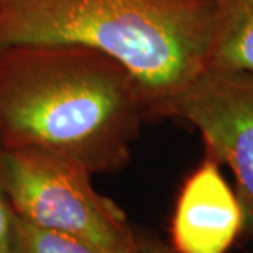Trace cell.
<instances>
[{"instance_id":"obj_3","label":"cell","mask_w":253,"mask_h":253,"mask_svg":"<svg viewBox=\"0 0 253 253\" xmlns=\"http://www.w3.org/2000/svg\"><path fill=\"white\" fill-rule=\"evenodd\" d=\"M91 176L49 152L3 148V183L18 218L107 253H134L138 235L124 211L93 187Z\"/></svg>"},{"instance_id":"obj_1","label":"cell","mask_w":253,"mask_h":253,"mask_svg":"<svg viewBox=\"0 0 253 253\" xmlns=\"http://www.w3.org/2000/svg\"><path fill=\"white\" fill-rule=\"evenodd\" d=\"M152 120L141 84L106 54L76 44L0 51V145L116 172Z\"/></svg>"},{"instance_id":"obj_5","label":"cell","mask_w":253,"mask_h":253,"mask_svg":"<svg viewBox=\"0 0 253 253\" xmlns=\"http://www.w3.org/2000/svg\"><path fill=\"white\" fill-rule=\"evenodd\" d=\"M245 229L236 193L206 154L184 180L170 221V248L176 253H226Z\"/></svg>"},{"instance_id":"obj_2","label":"cell","mask_w":253,"mask_h":253,"mask_svg":"<svg viewBox=\"0 0 253 253\" xmlns=\"http://www.w3.org/2000/svg\"><path fill=\"white\" fill-rule=\"evenodd\" d=\"M214 0H0V51L76 44L121 63L141 84L151 117L208 68Z\"/></svg>"},{"instance_id":"obj_9","label":"cell","mask_w":253,"mask_h":253,"mask_svg":"<svg viewBox=\"0 0 253 253\" xmlns=\"http://www.w3.org/2000/svg\"><path fill=\"white\" fill-rule=\"evenodd\" d=\"M134 253H176L170 248V245H166L154 239V238H141L138 236V244Z\"/></svg>"},{"instance_id":"obj_8","label":"cell","mask_w":253,"mask_h":253,"mask_svg":"<svg viewBox=\"0 0 253 253\" xmlns=\"http://www.w3.org/2000/svg\"><path fill=\"white\" fill-rule=\"evenodd\" d=\"M16 212L3 183V146L0 145V253H11Z\"/></svg>"},{"instance_id":"obj_7","label":"cell","mask_w":253,"mask_h":253,"mask_svg":"<svg viewBox=\"0 0 253 253\" xmlns=\"http://www.w3.org/2000/svg\"><path fill=\"white\" fill-rule=\"evenodd\" d=\"M11 253H107L83 239L33 225L16 215Z\"/></svg>"},{"instance_id":"obj_4","label":"cell","mask_w":253,"mask_h":253,"mask_svg":"<svg viewBox=\"0 0 253 253\" xmlns=\"http://www.w3.org/2000/svg\"><path fill=\"white\" fill-rule=\"evenodd\" d=\"M166 117L196 126L206 154L229 166L245 229L253 231V76L207 68L173 99Z\"/></svg>"},{"instance_id":"obj_6","label":"cell","mask_w":253,"mask_h":253,"mask_svg":"<svg viewBox=\"0 0 253 253\" xmlns=\"http://www.w3.org/2000/svg\"><path fill=\"white\" fill-rule=\"evenodd\" d=\"M215 33L208 68L253 76V0H214Z\"/></svg>"}]
</instances>
